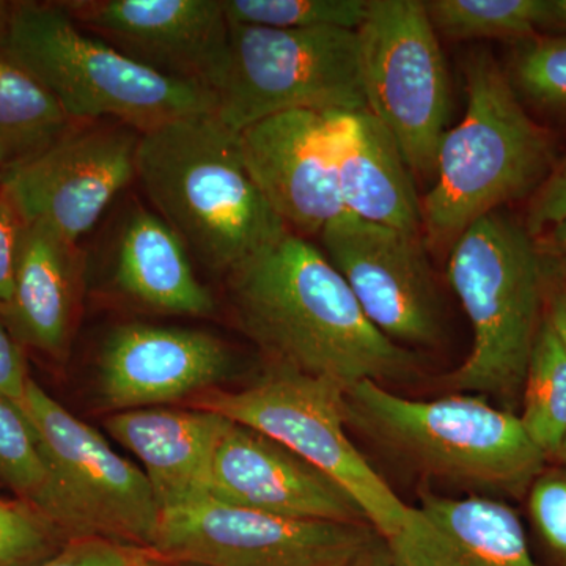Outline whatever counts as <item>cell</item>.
Returning <instances> with one entry per match:
<instances>
[{"mask_svg": "<svg viewBox=\"0 0 566 566\" xmlns=\"http://www.w3.org/2000/svg\"><path fill=\"white\" fill-rule=\"evenodd\" d=\"M357 36L367 111L386 126L411 172L434 175L452 91L424 2L368 0Z\"/></svg>", "mask_w": 566, "mask_h": 566, "instance_id": "11", "label": "cell"}, {"mask_svg": "<svg viewBox=\"0 0 566 566\" xmlns=\"http://www.w3.org/2000/svg\"><path fill=\"white\" fill-rule=\"evenodd\" d=\"M238 136L253 181L289 229L322 234L346 214L326 114L283 112L253 123Z\"/></svg>", "mask_w": 566, "mask_h": 566, "instance_id": "15", "label": "cell"}, {"mask_svg": "<svg viewBox=\"0 0 566 566\" xmlns=\"http://www.w3.org/2000/svg\"><path fill=\"white\" fill-rule=\"evenodd\" d=\"M553 460H556L560 465H566V436L564 441H562L560 447H558L556 455L553 457Z\"/></svg>", "mask_w": 566, "mask_h": 566, "instance_id": "38", "label": "cell"}, {"mask_svg": "<svg viewBox=\"0 0 566 566\" xmlns=\"http://www.w3.org/2000/svg\"><path fill=\"white\" fill-rule=\"evenodd\" d=\"M17 405L46 468V485L33 505L41 515L69 539H109L151 554L161 510L144 471L33 379Z\"/></svg>", "mask_w": 566, "mask_h": 566, "instance_id": "7", "label": "cell"}, {"mask_svg": "<svg viewBox=\"0 0 566 566\" xmlns=\"http://www.w3.org/2000/svg\"><path fill=\"white\" fill-rule=\"evenodd\" d=\"M345 417L412 471L483 495L524 497L549 461L520 416L480 395L412 400L363 381L345 390Z\"/></svg>", "mask_w": 566, "mask_h": 566, "instance_id": "3", "label": "cell"}, {"mask_svg": "<svg viewBox=\"0 0 566 566\" xmlns=\"http://www.w3.org/2000/svg\"><path fill=\"white\" fill-rule=\"evenodd\" d=\"M115 282L134 303L159 314L214 312V300L193 274L188 249L153 212H133L126 222L117 245Z\"/></svg>", "mask_w": 566, "mask_h": 566, "instance_id": "22", "label": "cell"}, {"mask_svg": "<svg viewBox=\"0 0 566 566\" xmlns=\"http://www.w3.org/2000/svg\"><path fill=\"white\" fill-rule=\"evenodd\" d=\"M0 166H3V156H2V151H0Z\"/></svg>", "mask_w": 566, "mask_h": 566, "instance_id": "39", "label": "cell"}, {"mask_svg": "<svg viewBox=\"0 0 566 566\" xmlns=\"http://www.w3.org/2000/svg\"><path fill=\"white\" fill-rule=\"evenodd\" d=\"M338 191L348 214L420 234L422 199L397 142L370 111L326 114Z\"/></svg>", "mask_w": 566, "mask_h": 566, "instance_id": "20", "label": "cell"}, {"mask_svg": "<svg viewBox=\"0 0 566 566\" xmlns=\"http://www.w3.org/2000/svg\"><path fill=\"white\" fill-rule=\"evenodd\" d=\"M521 401L524 430L553 460L566 436V353L546 319L536 335Z\"/></svg>", "mask_w": 566, "mask_h": 566, "instance_id": "24", "label": "cell"}, {"mask_svg": "<svg viewBox=\"0 0 566 566\" xmlns=\"http://www.w3.org/2000/svg\"><path fill=\"white\" fill-rule=\"evenodd\" d=\"M387 545L394 566H539L515 509L483 494L422 491L411 523Z\"/></svg>", "mask_w": 566, "mask_h": 566, "instance_id": "18", "label": "cell"}, {"mask_svg": "<svg viewBox=\"0 0 566 566\" xmlns=\"http://www.w3.org/2000/svg\"><path fill=\"white\" fill-rule=\"evenodd\" d=\"M464 80L468 109L442 137L438 180L422 199L423 230L436 244L455 243L479 219L538 191L556 167L549 134L488 52L468 59Z\"/></svg>", "mask_w": 566, "mask_h": 566, "instance_id": "4", "label": "cell"}, {"mask_svg": "<svg viewBox=\"0 0 566 566\" xmlns=\"http://www.w3.org/2000/svg\"><path fill=\"white\" fill-rule=\"evenodd\" d=\"M191 408L216 412L289 447L346 491L387 543L411 523L415 506L395 493L349 439L345 389L337 382L274 365L245 389L211 387L193 395Z\"/></svg>", "mask_w": 566, "mask_h": 566, "instance_id": "8", "label": "cell"}, {"mask_svg": "<svg viewBox=\"0 0 566 566\" xmlns=\"http://www.w3.org/2000/svg\"><path fill=\"white\" fill-rule=\"evenodd\" d=\"M229 419L205 409H132L107 417V433L139 458L161 513L211 497L212 463Z\"/></svg>", "mask_w": 566, "mask_h": 566, "instance_id": "19", "label": "cell"}, {"mask_svg": "<svg viewBox=\"0 0 566 566\" xmlns=\"http://www.w3.org/2000/svg\"><path fill=\"white\" fill-rule=\"evenodd\" d=\"M513 76L531 102L566 114V35L524 41L515 57Z\"/></svg>", "mask_w": 566, "mask_h": 566, "instance_id": "28", "label": "cell"}, {"mask_svg": "<svg viewBox=\"0 0 566 566\" xmlns=\"http://www.w3.org/2000/svg\"><path fill=\"white\" fill-rule=\"evenodd\" d=\"M139 566H150V564L139 565Z\"/></svg>", "mask_w": 566, "mask_h": 566, "instance_id": "40", "label": "cell"}, {"mask_svg": "<svg viewBox=\"0 0 566 566\" xmlns=\"http://www.w3.org/2000/svg\"><path fill=\"white\" fill-rule=\"evenodd\" d=\"M2 50L51 92L71 120L112 117L145 133L186 115L216 112L208 88L167 76L87 35L63 7L14 10Z\"/></svg>", "mask_w": 566, "mask_h": 566, "instance_id": "5", "label": "cell"}, {"mask_svg": "<svg viewBox=\"0 0 566 566\" xmlns=\"http://www.w3.org/2000/svg\"><path fill=\"white\" fill-rule=\"evenodd\" d=\"M322 241L367 318L395 344L433 345L441 305L420 234L363 221L346 212Z\"/></svg>", "mask_w": 566, "mask_h": 566, "instance_id": "13", "label": "cell"}, {"mask_svg": "<svg viewBox=\"0 0 566 566\" xmlns=\"http://www.w3.org/2000/svg\"><path fill=\"white\" fill-rule=\"evenodd\" d=\"M551 232H553L554 244L566 256V219L554 226Z\"/></svg>", "mask_w": 566, "mask_h": 566, "instance_id": "37", "label": "cell"}, {"mask_svg": "<svg viewBox=\"0 0 566 566\" xmlns=\"http://www.w3.org/2000/svg\"><path fill=\"white\" fill-rule=\"evenodd\" d=\"M566 219V158L556 164L546 181L532 200L527 218V232L542 233Z\"/></svg>", "mask_w": 566, "mask_h": 566, "instance_id": "32", "label": "cell"}, {"mask_svg": "<svg viewBox=\"0 0 566 566\" xmlns=\"http://www.w3.org/2000/svg\"><path fill=\"white\" fill-rule=\"evenodd\" d=\"M48 517L24 501L0 499V566H31L65 546Z\"/></svg>", "mask_w": 566, "mask_h": 566, "instance_id": "29", "label": "cell"}, {"mask_svg": "<svg viewBox=\"0 0 566 566\" xmlns=\"http://www.w3.org/2000/svg\"><path fill=\"white\" fill-rule=\"evenodd\" d=\"M545 319L566 353V283L551 296Z\"/></svg>", "mask_w": 566, "mask_h": 566, "instance_id": "35", "label": "cell"}, {"mask_svg": "<svg viewBox=\"0 0 566 566\" xmlns=\"http://www.w3.org/2000/svg\"><path fill=\"white\" fill-rule=\"evenodd\" d=\"M539 29L566 35V0H545Z\"/></svg>", "mask_w": 566, "mask_h": 566, "instance_id": "36", "label": "cell"}, {"mask_svg": "<svg viewBox=\"0 0 566 566\" xmlns=\"http://www.w3.org/2000/svg\"><path fill=\"white\" fill-rule=\"evenodd\" d=\"M0 483L32 506L46 485V468L31 424L18 405L3 397H0Z\"/></svg>", "mask_w": 566, "mask_h": 566, "instance_id": "27", "label": "cell"}, {"mask_svg": "<svg viewBox=\"0 0 566 566\" xmlns=\"http://www.w3.org/2000/svg\"><path fill=\"white\" fill-rule=\"evenodd\" d=\"M139 137L125 125L66 133L46 150L7 169L3 197L22 222L46 227L74 245L136 177Z\"/></svg>", "mask_w": 566, "mask_h": 566, "instance_id": "12", "label": "cell"}, {"mask_svg": "<svg viewBox=\"0 0 566 566\" xmlns=\"http://www.w3.org/2000/svg\"><path fill=\"white\" fill-rule=\"evenodd\" d=\"M545 0H430L434 31L452 40L535 39Z\"/></svg>", "mask_w": 566, "mask_h": 566, "instance_id": "25", "label": "cell"}, {"mask_svg": "<svg viewBox=\"0 0 566 566\" xmlns=\"http://www.w3.org/2000/svg\"><path fill=\"white\" fill-rule=\"evenodd\" d=\"M150 564L148 551L99 538L70 539L54 556L31 566H139Z\"/></svg>", "mask_w": 566, "mask_h": 566, "instance_id": "31", "label": "cell"}, {"mask_svg": "<svg viewBox=\"0 0 566 566\" xmlns=\"http://www.w3.org/2000/svg\"><path fill=\"white\" fill-rule=\"evenodd\" d=\"M76 290L74 245L46 227L24 223L13 292L0 307L11 337L52 356L62 354L70 337Z\"/></svg>", "mask_w": 566, "mask_h": 566, "instance_id": "21", "label": "cell"}, {"mask_svg": "<svg viewBox=\"0 0 566 566\" xmlns=\"http://www.w3.org/2000/svg\"><path fill=\"white\" fill-rule=\"evenodd\" d=\"M232 367L229 346L210 334L123 324L99 357V397L115 412L155 408L211 389Z\"/></svg>", "mask_w": 566, "mask_h": 566, "instance_id": "16", "label": "cell"}, {"mask_svg": "<svg viewBox=\"0 0 566 566\" xmlns=\"http://www.w3.org/2000/svg\"><path fill=\"white\" fill-rule=\"evenodd\" d=\"M151 554L202 566H394L368 523L293 520L211 497L161 513Z\"/></svg>", "mask_w": 566, "mask_h": 566, "instance_id": "10", "label": "cell"}, {"mask_svg": "<svg viewBox=\"0 0 566 566\" xmlns=\"http://www.w3.org/2000/svg\"><path fill=\"white\" fill-rule=\"evenodd\" d=\"M214 98L216 115L238 134L283 112L367 111L357 31L230 21L229 59Z\"/></svg>", "mask_w": 566, "mask_h": 566, "instance_id": "9", "label": "cell"}, {"mask_svg": "<svg viewBox=\"0 0 566 566\" xmlns=\"http://www.w3.org/2000/svg\"><path fill=\"white\" fill-rule=\"evenodd\" d=\"M211 499L293 520L368 523L349 494L315 465L232 420L216 449Z\"/></svg>", "mask_w": 566, "mask_h": 566, "instance_id": "17", "label": "cell"}, {"mask_svg": "<svg viewBox=\"0 0 566 566\" xmlns=\"http://www.w3.org/2000/svg\"><path fill=\"white\" fill-rule=\"evenodd\" d=\"M539 538L558 566H566V465L545 469L527 493Z\"/></svg>", "mask_w": 566, "mask_h": 566, "instance_id": "30", "label": "cell"}, {"mask_svg": "<svg viewBox=\"0 0 566 566\" xmlns=\"http://www.w3.org/2000/svg\"><path fill=\"white\" fill-rule=\"evenodd\" d=\"M63 9L129 57L214 95L230 50L223 0H88Z\"/></svg>", "mask_w": 566, "mask_h": 566, "instance_id": "14", "label": "cell"}, {"mask_svg": "<svg viewBox=\"0 0 566 566\" xmlns=\"http://www.w3.org/2000/svg\"><path fill=\"white\" fill-rule=\"evenodd\" d=\"M70 122L41 82L0 54V151L7 169L62 139Z\"/></svg>", "mask_w": 566, "mask_h": 566, "instance_id": "23", "label": "cell"}, {"mask_svg": "<svg viewBox=\"0 0 566 566\" xmlns=\"http://www.w3.org/2000/svg\"><path fill=\"white\" fill-rule=\"evenodd\" d=\"M223 9L238 24L357 31L367 17L368 0H223Z\"/></svg>", "mask_w": 566, "mask_h": 566, "instance_id": "26", "label": "cell"}, {"mask_svg": "<svg viewBox=\"0 0 566 566\" xmlns=\"http://www.w3.org/2000/svg\"><path fill=\"white\" fill-rule=\"evenodd\" d=\"M22 229L20 214L0 192V307L9 303L13 292Z\"/></svg>", "mask_w": 566, "mask_h": 566, "instance_id": "33", "label": "cell"}, {"mask_svg": "<svg viewBox=\"0 0 566 566\" xmlns=\"http://www.w3.org/2000/svg\"><path fill=\"white\" fill-rule=\"evenodd\" d=\"M230 283L238 322L277 367L345 390L406 381L419 371L417 354L374 326L344 275L301 234L286 233Z\"/></svg>", "mask_w": 566, "mask_h": 566, "instance_id": "1", "label": "cell"}, {"mask_svg": "<svg viewBox=\"0 0 566 566\" xmlns=\"http://www.w3.org/2000/svg\"><path fill=\"white\" fill-rule=\"evenodd\" d=\"M447 275L472 326L471 353L447 375V389L515 405L545 319V274L532 234L488 214L453 243Z\"/></svg>", "mask_w": 566, "mask_h": 566, "instance_id": "6", "label": "cell"}, {"mask_svg": "<svg viewBox=\"0 0 566 566\" xmlns=\"http://www.w3.org/2000/svg\"><path fill=\"white\" fill-rule=\"evenodd\" d=\"M29 379L24 357L6 324L0 322V397L18 403Z\"/></svg>", "mask_w": 566, "mask_h": 566, "instance_id": "34", "label": "cell"}, {"mask_svg": "<svg viewBox=\"0 0 566 566\" xmlns=\"http://www.w3.org/2000/svg\"><path fill=\"white\" fill-rule=\"evenodd\" d=\"M136 177L188 251L232 275L290 233L253 181L240 136L216 112L140 133Z\"/></svg>", "mask_w": 566, "mask_h": 566, "instance_id": "2", "label": "cell"}]
</instances>
